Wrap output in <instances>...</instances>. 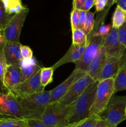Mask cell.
<instances>
[{
	"label": "cell",
	"instance_id": "obj_27",
	"mask_svg": "<svg viewBox=\"0 0 126 127\" xmlns=\"http://www.w3.org/2000/svg\"><path fill=\"white\" fill-rule=\"evenodd\" d=\"M101 117L91 115L78 123L75 127H95L96 122Z\"/></svg>",
	"mask_w": 126,
	"mask_h": 127
},
{
	"label": "cell",
	"instance_id": "obj_17",
	"mask_svg": "<svg viewBox=\"0 0 126 127\" xmlns=\"http://www.w3.org/2000/svg\"><path fill=\"white\" fill-rule=\"evenodd\" d=\"M106 58V54L105 52V48L103 45L100 48L98 53L91 61L90 64L86 70V74H88L94 81H97L98 78L101 70L103 65L105 62Z\"/></svg>",
	"mask_w": 126,
	"mask_h": 127
},
{
	"label": "cell",
	"instance_id": "obj_14",
	"mask_svg": "<svg viewBox=\"0 0 126 127\" xmlns=\"http://www.w3.org/2000/svg\"><path fill=\"white\" fill-rule=\"evenodd\" d=\"M21 83V67L16 64H7L2 86L10 92Z\"/></svg>",
	"mask_w": 126,
	"mask_h": 127
},
{
	"label": "cell",
	"instance_id": "obj_33",
	"mask_svg": "<svg viewBox=\"0 0 126 127\" xmlns=\"http://www.w3.org/2000/svg\"><path fill=\"white\" fill-rule=\"evenodd\" d=\"M21 53L23 60H27L33 58V52L32 49L28 46L21 45Z\"/></svg>",
	"mask_w": 126,
	"mask_h": 127
},
{
	"label": "cell",
	"instance_id": "obj_8",
	"mask_svg": "<svg viewBox=\"0 0 126 127\" xmlns=\"http://www.w3.org/2000/svg\"><path fill=\"white\" fill-rule=\"evenodd\" d=\"M40 70L31 78L19 84L11 91L7 93H9L20 100L28 95L43 91L44 88L41 84Z\"/></svg>",
	"mask_w": 126,
	"mask_h": 127
},
{
	"label": "cell",
	"instance_id": "obj_32",
	"mask_svg": "<svg viewBox=\"0 0 126 127\" xmlns=\"http://www.w3.org/2000/svg\"><path fill=\"white\" fill-rule=\"evenodd\" d=\"M27 127H49L44 124L40 119H25Z\"/></svg>",
	"mask_w": 126,
	"mask_h": 127
},
{
	"label": "cell",
	"instance_id": "obj_40",
	"mask_svg": "<svg viewBox=\"0 0 126 127\" xmlns=\"http://www.w3.org/2000/svg\"><path fill=\"white\" fill-rule=\"evenodd\" d=\"M5 42H6V41H5L3 34H2V33H1V32H0V45H3L4 43H5Z\"/></svg>",
	"mask_w": 126,
	"mask_h": 127
},
{
	"label": "cell",
	"instance_id": "obj_42",
	"mask_svg": "<svg viewBox=\"0 0 126 127\" xmlns=\"http://www.w3.org/2000/svg\"><path fill=\"white\" fill-rule=\"evenodd\" d=\"M77 124H78V123H77V124H71V125H68V126H67V127H75V126H76V125Z\"/></svg>",
	"mask_w": 126,
	"mask_h": 127
},
{
	"label": "cell",
	"instance_id": "obj_1",
	"mask_svg": "<svg viewBox=\"0 0 126 127\" xmlns=\"http://www.w3.org/2000/svg\"><path fill=\"white\" fill-rule=\"evenodd\" d=\"M99 81H93L86 88L80 97L69 106L67 122L77 124L90 117V112L95 99Z\"/></svg>",
	"mask_w": 126,
	"mask_h": 127
},
{
	"label": "cell",
	"instance_id": "obj_24",
	"mask_svg": "<svg viewBox=\"0 0 126 127\" xmlns=\"http://www.w3.org/2000/svg\"><path fill=\"white\" fill-rule=\"evenodd\" d=\"M96 12H91L90 11L86 12V17L85 21V26H84V31L87 36L91 33L93 30L94 26H95V14Z\"/></svg>",
	"mask_w": 126,
	"mask_h": 127
},
{
	"label": "cell",
	"instance_id": "obj_13",
	"mask_svg": "<svg viewBox=\"0 0 126 127\" xmlns=\"http://www.w3.org/2000/svg\"><path fill=\"white\" fill-rule=\"evenodd\" d=\"M21 43L20 42H5L0 47L2 48L7 64L20 66L23 60L21 53Z\"/></svg>",
	"mask_w": 126,
	"mask_h": 127
},
{
	"label": "cell",
	"instance_id": "obj_12",
	"mask_svg": "<svg viewBox=\"0 0 126 127\" xmlns=\"http://www.w3.org/2000/svg\"><path fill=\"white\" fill-rule=\"evenodd\" d=\"M103 47L105 48L106 56L121 58L126 48L119 40L117 31L112 27L109 34L103 39Z\"/></svg>",
	"mask_w": 126,
	"mask_h": 127
},
{
	"label": "cell",
	"instance_id": "obj_41",
	"mask_svg": "<svg viewBox=\"0 0 126 127\" xmlns=\"http://www.w3.org/2000/svg\"><path fill=\"white\" fill-rule=\"evenodd\" d=\"M16 119V118H11L9 117L6 116V115H2V114H0V122H1L2 120H5V119Z\"/></svg>",
	"mask_w": 126,
	"mask_h": 127
},
{
	"label": "cell",
	"instance_id": "obj_15",
	"mask_svg": "<svg viewBox=\"0 0 126 127\" xmlns=\"http://www.w3.org/2000/svg\"><path fill=\"white\" fill-rule=\"evenodd\" d=\"M86 45L82 46H77L72 44L69 49L65 55L51 66L53 70H55L57 68L64 64L69 63H74L79 61L81 58Z\"/></svg>",
	"mask_w": 126,
	"mask_h": 127
},
{
	"label": "cell",
	"instance_id": "obj_39",
	"mask_svg": "<svg viewBox=\"0 0 126 127\" xmlns=\"http://www.w3.org/2000/svg\"><path fill=\"white\" fill-rule=\"evenodd\" d=\"M116 4L117 6H119L120 7L126 11V0H117Z\"/></svg>",
	"mask_w": 126,
	"mask_h": 127
},
{
	"label": "cell",
	"instance_id": "obj_22",
	"mask_svg": "<svg viewBox=\"0 0 126 127\" xmlns=\"http://www.w3.org/2000/svg\"><path fill=\"white\" fill-rule=\"evenodd\" d=\"M72 43L77 46H82L87 44V35L83 30L77 29L72 31Z\"/></svg>",
	"mask_w": 126,
	"mask_h": 127
},
{
	"label": "cell",
	"instance_id": "obj_38",
	"mask_svg": "<svg viewBox=\"0 0 126 127\" xmlns=\"http://www.w3.org/2000/svg\"><path fill=\"white\" fill-rule=\"evenodd\" d=\"M95 127H111V125H109L105 119H104L102 117H100V119L98 120L97 122H96V125H95Z\"/></svg>",
	"mask_w": 126,
	"mask_h": 127
},
{
	"label": "cell",
	"instance_id": "obj_28",
	"mask_svg": "<svg viewBox=\"0 0 126 127\" xmlns=\"http://www.w3.org/2000/svg\"><path fill=\"white\" fill-rule=\"evenodd\" d=\"M79 14L80 10L72 9L70 12V24L72 31L77 29L79 27Z\"/></svg>",
	"mask_w": 126,
	"mask_h": 127
},
{
	"label": "cell",
	"instance_id": "obj_19",
	"mask_svg": "<svg viewBox=\"0 0 126 127\" xmlns=\"http://www.w3.org/2000/svg\"><path fill=\"white\" fill-rule=\"evenodd\" d=\"M20 67L21 70V83L31 78L42 68L37 64L34 58L27 60H23L20 64Z\"/></svg>",
	"mask_w": 126,
	"mask_h": 127
},
{
	"label": "cell",
	"instance_id": "obj_29",
	"mask_svg": "<svg viewBox=\"0 0 126 127\" xmlns=\"http://www.w3.org/2000/svg\"><path fill=\"white\" fill-rule=\"evenodd\" d=\"M6 66H7V63H6L2 48L0 47V83L1 85H2V83H3L4 76Z\"/></svg>",
	"mask_w": 126,
	"mask_h": 127
},
{
	"label": "cell",
	"instance_id": "obj_44",
	"mask_svg": "<svg viewBox=\"0 0 126 127\" xmlns=\"http://www.w3.org/2000/svg\"><path fill=\"white\" fill-rule=\"evenodd\" d=\"M0 114H1V112H0Z\"/></svg>",
	"mask_w": 126,
	"mask_h": 127
},
{
	"label": "cell",
	"instance_id": "obj_30",
	"mask_svg": "<svg viewBox=\"0 0 126 127\" xmlns=\"http://www.w3.org/2000/svg\"><path fill=\"white\" fill-rule=\"evenodd\" d=\"M111 28H112V24L101 25L99 27L98 29L95 33H91L90 34L95 36H98V37H106V35L109 34V32L111 31Z\"/></svg>",
	"mask_w": 126,
	"mask_h": 127
},
{
	"label": "cell",
	"instance_id": "obj_21",
	"mask_svg": "<svg viewBox=\"0 0 126 127\" xmlns=\"http://www.w3.org/2000/svg\"><path fill=\"white\" fill-rule=\"evenodd\" d=\"M126 21V11L119 6H117L114 10L112 17V27L113 28H119Z\"/></svg>",
	"mask_w": 126,
	"mask_h": 127
},
{
	"label": "cell",
	"instance_id": "obj_37",
	"mask_svg": "<svg viewBox=\"0 0 126 127\" xmlns=\"http://www.w3.org/2000/svg\"><path fill=\"white\" fill-rule=\"evenodd\" d=\"M86 0H73L72 9L80 10L82 6Z\"/></svg>",
	"mask_w": 126,
	"mask_h": 127
},
{
	"label": "cell",
	"instance_id": "obj_20",
	"mask_svg": "<svg viewBox=\"0 0 126 127\" xmlns=\"http://www.w3.org/2000/svg\"><path fill=\"white\" fill-rule=\"evenodd\" d=\"M3 4L6 12L9 15L19 13L25 9L22 2V0H1Z\"/></svg>",
	"mask_w": 126,
	"mask_h": 127
},
{
	"label": "cell",
	"instance_id": "obj_2",
	"mask_svg": "<svg viewBox=\"0 0 126 127\" xmlns=\"http://www.w3.org/2000/svg\"><path fill=\"white\" fill-rule=\"evenodd\" d=\"M50 91L28 95L19 100L23 119H40L50 101Z\"/></svg>",
	"mask_w": 126,
	"mask_h": 127
},
{
	"label": "cell",
	"instance_id": "obj_3",
	"mask_svg": "<svg viewBox=\"0 0 126 127\" xmlns=\"http://www.w3.org/2000/svg\"><path fill=\"white\" fill-rule=\"evenodd\" d=\"M114 94V80L113 78L99 81L90 116L101 117L106 110L109 101Z\"/></svg>",
	"mask_w": 126,
	"mask_h": 127
},
{
	"label": "cell",
	"instance_id": "obj_26",
	"mask_svg": "<svg viewBox=\"0 0 126 127\" xmlns=\"http://www.w3.org/2000/svg\"><path fill=\"white\" fill-rule=\"evenodd\" d=\"M11 16L6 12L3 4L0 0V32L1 33L3 32Z\"/></svg>",
	"mask_w": 126,
	"mask_h": 127
},
{
	"label": "cell",
	"instance_id": "obj_9",
	"mask_svg": "<svg viewBox=\"0 0 126 127\" xmlns=\"http://www.w3.org/2000/svg\"><path fill=\"white\" fill-rule=\"evenodd\" d=\"M93 81V79L88 74H86L77 81L58 102L64 106H70Z\"/></svg>",
	"mask_w": 126,
	"mask_h": 127
},
{
	"label": "cell",
	"instance_id": "obj_5",
	"mask_svg": "<svg viewBox=\"0 0 126 127\" xmlns=\"http://www.w3.org/2000/svg\"><path fill=\"white\" fill-rule=\"evenodd\" d=\"M69 107L61 105L58 102L49 104L42 114L40 120L49 127H65Z\"/></svg>",
	"mask_w": 126,
	"mask_h": 127
},
{
	"label": "cell",
	"instance_id": "obj_43",
	"mask_svg": "<svg viewBox=\"0 0 126 127\" xmlns=\"http://www.w3.org/2000/svg\"><path fill=\"white\" fill-rule=\"evenodd\" d=\"M125 114H126V110H125Z\"/></svg>",
	"mask_w": 126,
	"mask_h": 127
},
{
	"label": "cell",
	"instance_id": "obj_45",
	"mask_svg": "<svg viewBox=\"0 0 126 127\" xmlns=\"http://www.w3.org/2000/svg\"><path fill=\"white\" fill-rule=\"evenodd\" d=\"M0 93H1V92H0Z\"/></svg>",
	"mask_w": 126,
	"mask_h": 127
},
{
	"label": "cell",
	"instance_id": "obj_10",
	"mask_svg": "<svg viewBox=\"0 0 126 127\" xmlns=\"http://www.w3.org/2000/svg\"><path fill=\"white\" fill-rule=\"evenodd\" d=\"M0 112L9 117L23 119L19 100L9 93H0Z\"/></svg>",
	"mask_w": 126,
	"mask_h": 127
},
{
	"label": "cell",
	"instance_id": "obj_36",
	"mask_svg": "<svg viewBox=\"0 0 126 127\" xmlns=\"http://www.w3.org/2000/svg\"><path fill=\"white\" fill-rule=\"evenodd\" d=\"M95 0H86L82 6L80 11H84L85 12L90 11V9L95 5Z\"/></svg>",
	"mask_w": 126,
	"mask_h": 127
},
{
	"label": "cell",
	"instance_id": "obj_25",
	"mask_svg": "<svg viewBox=\"0 0 126 127\" xmlns=\"http://www.w3.org/2000/svg\"><path fill=\"white\" fill-rule=\"evenodd\" d=\"M0 127H27L25 119H8L0 122Z\"/></svg>",
	"mask_w": 126,
	"mask_h": 127
},
{
	"label": "cell",
	"instance_id": "obj_34",
	"mask_svg": "<svg viewBox=\"0 0 126 127\" xmlns=\"http://www.w3.org/2000/svg\"><path fill=\"white\" fill-rule=\"evenodd\" d=\"M107 3V0H95V6L96 12H100L105 9Z\"/></svg>",
	"mask_w": 126,
	"mask_h": 127
},
{
	"label": "cell",
	"instance_id": "obj_6",
	"mask_svg": "<svg viewBox=\"0 0 126 127\" xmlns=\"http://www.w3.org/2000/svg\"><path fill=\"white\" fill-rule=\"evenodd\" d=\"M29 9L26 8L19 13L11 16L2 34L6 42H19L20 35Z\"/></svg>",
	"mask_w": 126,
	"mask_h": 127
},
{
	"label": "cell",
	"instance_id": "obj_4",
	"mask_svg": "<svg viewBox=\"0 0 126 127\" xmlns=\"http://www.w3.org/2000/svg\"><path fill=\"white\" fill-rule=\"evenodd\" d=\"M126 108V95L119 96L114 94L109 101L103 116L107 124L112 127H117L124 120H126L125 110Z\"/></svg>",
	"mask_w": 126,
	"mask_h": 127
},
{
	"label": "cell",
	"instance_id": "obj_11",
	"mask_svg": "<svg viewBox=\"0 0 126 127\" xmlns=\"http://www.w3.org/2000/svg\"><path fill=\"white\" fill-rule=\"evenodd\" d=\"M86 74V72L79 69H75L69 77L59 85L50 91V101L49 104L58 102L68 91L70 87L80 78Z\"/></svg>",
	"mask_w": 126,
	"mask_h": 127
},
{
	"label": "cell",
	"instance_id": "obj_31",
	"mask_svg": "<svg viewBox=\"0 0 126 127\" xmlns=\"http://www.w3.org/2000/svg\"><path fill=\"white\" fill-rule=\"evenodd\" d=\"M117 31L120 42L126 48V21Z\"/></svg>",
	"mask_w": 126,
	"mask_h": 127
},
{
	"label": "cell",
	"instance_id": "obj_7",
	"mask_svg": "<svg viewBox=\"0 0 126 127\" xmlns=\"http://www.w3.org/2000/svg\"><path fill=\"white\" fill-rule=\"evenodd\" d=\"M87 44L81 58L75 63V69H81L85 72L103 45V37L90 34L87 36Z\"/></svg>",
	"mask_w": 126,
	"mask_h": 127
},
{
	"label": "cell",
	"instance_id": "obj_35",
	"mask_svg": "<svg viewBox=\"0 0 126 127\" xmlns=\"http://www.w3.org/2000/svg\"><path fill=\"white\" fill-rule=\"evenodd\" d=\"M86 17V12L84 11H80L79 14V29L84 31L85 21Z\"/></svg>",
	"mask_w": 126,
	"mask_h": 127
},
{
	"label": "cell",
	"instance_id": "obj_16",
	"mask_svg": "<svg viewBox=\"0 0 126 127\" xmlns=\"http://www.w3.org/2000/svg\"><path fill=\"white\" fill-rule=\"evenodd\" d=\"M121 58L106 56V60L98 78V81L114 78L118 69Z\"/></svg>",
	"mask_w": 126,
	"mask_h": 127
},
{
	"label": "cell",
	"instance_id": "obj_18",
	"mask_svg": "<svg viewBox=\"0 0 126 127\" xmlns=\"http://www.w3.org/2000/svg\"><path fill=\"white\" fill-rule=\"evenodd\" d=\"M113 78L114 94L122 91H126V49L120 59L118 69Z\"/></svg>",
	"mask_w": 126,
	"mask_h": 127
},
{
	"label": "cell",
	"instance_id": "obj_23",
	"mask_svg": "<svg viewBox=\"0 0 126 127\" xmlns=\"http://www.w3.org/2000/svg\"><path fill=\"white\" fill-rule=\"evenodd\" d=\"M54 70L51 67H43L40 70V81L42 86L45 88L53 82Z\"/></svg>",
	"mask_w": 126,
	"mask_h": 127
}]
</instances>
